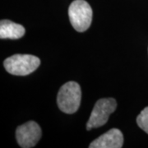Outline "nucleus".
I'll list each match as a JSON object with an SVG mask.
<instances>
[{"label": "nucleus", "instance_id": "obj_2", "mask_svg": "<svg viewBox=\"0 0 148 148\" xmlns=\"http://www.w3.org/2000/svg\"><path fill=\"white\" fill-rule=\"evenodd\" d=\"M40 64V58L32 54H14L3 62L6 71L16 76L29 75L36 70Z\"/></svg>", "mask_w": 148, "mask_h": 148}, {"label": "nucleus", "instance_id": "obj_5", "mask_svg": "<svg viewBox=\"0 0 148 148\" xmlns=\"http://www.w3.org/2000/svg\"><path fill=\"white\" fill-rule=\"evenodd\" d=\"M42 136L41 128L35 121H29L16 127V138L22 148L35 147Z\"/></svg>", "mask_w": 148, "mask_h": 148}, {"label": "nucleus", "instance_id": "obj_7", "mask_svg": "<svg viewBox=\"0 0 148 148\" xmlns=\"http://www.w3.org/2000/svg\"><path fill=\"white\" fill-rule=\"evenodd\" d=\"M25 28L20 24L9 20L0 21V38L17 40L25 35Z\"/></svg>", "mask_w": 148, "mask_h": 148}, {"label": "nucleus", "instance_id": "obj_4", "mask_svg": "<svg viewBox=\"0 0 148 148\" xmlns=\"http://www.w3.org/2000/svg\"><path fill=\"white\" fill-rule=\"evenodd\" d=\"M116 108V101L113 98H103L96 101L86 123V129L89 131L105 125L110 115L115 111Z\"/></svg>", "mask_w": 148, "mask_h": 148}, {"label": "nucleus", "instance_id": "obj_3", "mask_svg": "<svg viewBox=\"0 0 148 148\" xmlns=\"http://www.w3.org/2000/svg\"><path fill=\"white\" fill-rule=\"evenodd\" d=\"M69 16L77 32H86L91 24L92 9L85 0H74L69 6Z\"/></svg>", "mask_w": 148, "mask_h": 148}, {"label": "nucleus", "instance_id": "obj_8", "mask_svg": "<svg viewBox=\"0 0 148 148\" xmlns=\"http://www.w3.org/2000/svg\"><path fill=\"white\" fill-rule=\"evenodd\" d=\"M137 123L140 128L148 134V107H146L137 117Z\"/></svg>", "mask_w": 148, "mask_h": 148}, {"label": "nucleus", "instance_id": "obj_1", "mask_svg": "<svg viewBox=\"0 0 148 148\" xmlns=\"http://www.w3.org/2000/svg\"><path fill=\"white\" fill-rule=\"evenodd\" d=\"M82 90L76 82H69L61 86L57 96V103L60 110L65 114H73L79 109Z\"/></svg>", "mask_w": 148, "mask_h": 148}, {"label": "nucleus", "instance_id": "obj_6", "mask_svg": "<svg viewBox=\"0 0 148 148\" xmlns=\"http://www.w3.org/2000/svg\"><path fill=\"white\" fill-rule=\"evenodd\" d=\"M123 136L118 128H112L90 143V148H121Z\"/></svg>", "mask_w": 148, "mask_h": 148}]
</instances>
